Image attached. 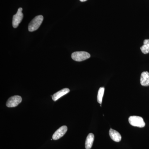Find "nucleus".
Listing matches in <instances>:
<instances>
[{
  "label": "nucleus",
  "instance_id": "nucleus-9",
  "mask_svg": "<svg viewBox=\"0 0 149 149\" xmlns=\"http://www.w3.org/2000/svg\"><path fill=\"white\" fill-rule=\"evenodd\" d=\"M110 137L115 142H119L121 140V135L116 130L111 128L109 131Z\"/></svg>",
  "mask_w": 149,
  "mask_h": 149
},
{
  "label": "nucleus",
  "instance_id": "nucleus-1",
  "mask_svg": "<svg viewBox=\"0 0 149 149\" xmlns=\"http://www.w3.org/2000/svg\"><path fill=\"white\" fill-rule=\"evenodd\" d=\"M44 17L42 15H38L30 22L28 25V30L29 32H34L37 30L42 22Z\"/></svg>",
  "mask_w": 149,
  "mask_h": 149
},
{
  "label": "nucleus",
  "instance_id": "nucleus-4",
  "mask_svg": "<svg viewBox=\"0 0 149 149\" xmlns=\"http://www.w3.org/2000/svg\"><path fill=\"white\" fill-rule=\"evenodd\" d=\"M22 8H19L18 9L16 14L13 15V18L12 24L14 28H16L22 21L23 18V14L22 13Z\"/></svg>",
  "mask_w": 149,
  "mask_h": 149
},
{
  "label": "nucleus",
  "instance_id": "nucleus-6",
  "mask_svg": "<svg viewBox=\"0 0 149 149\" xmlns=\"http://www.w3.org/2000/svg\"><path fill=\"white\" fill-rule=\"evenodd\" d=\"M67 127L65 125H63L54 133L52 136V139L54 140H58L64 136L67 131Z\"/></svg>",
  "mask_w": 149,
  "mask_h": 149
},
{
  "label": "nucleus",
  "instance_id": "nucleus-3",
  "mask_svg": "<svg viewBox=\"0 0 149 149\" xmlns=\"http://www.w3.org/2000/svg\"><path fill=\"white\" fill-rule=\"evenodd\" d=\"M71 57L73 60L76 61H82L86 60L91 57L90 54L85 52H76L71 55Z\"/></svg>",
  "mask_w": 149,
  "mask_h": 149
},
{
  "label": "nucleus",
  "instance_id": "nucleus-7",
  "mask_svg": "<svg viewBox=\"0 0 149 149\" xmlns=\"http://www.w3.org/2000/svg\"><path fill=\"white\" fill-rule=\"evenodd\" d=\"M141 85L143 86H149V72L145 71L142 72L140 79Z\"/></svg>",
  "mask_w": 149,
  "mask_h": 149
},
{
  "label": "nucleus",
  "instance_id": "nucleus-12",
  "mask_svg": "<svg viewBox=\"0 0 149 149\" xmlns=\"http://www.w3.org/2000/svg\"><path fill=\"white\" fill-rule=\"evenodd\" d=\"M104 90V88L103 87H101L99 89L98 92L97 102L100 104H101L102 102Z\"/></svg>",
  "mask_w": 149,
  "mask_h": 149
},
{
  "label": "nucleus",
  "instance_id": "nucleus-5",
  "mask_svg": "<svg viewBox=\"0 0 149 149\" xmlns=\"http://www.w3.org/2000/svg\"><path fill=\"white\" fill-rule=\"evenodd\" d=\"M22 101L20 96L15 95L10 97L8 100L6 102L7 107H14L18 105Z\"/></svg>",
  "mask_w": 149,
  "mask_h": 149
},
{
  "label": "nucleus",
  "instance_id": "nucleus-2",
  "mask_svg": "<svg viewBox=\"0 0 149 149\" xmlns=\"http://www.w3.org/2000/svg\"><path fill=\"white\" fill-rule=\"evenodd\" d=\"M128 121L130 125L135 127L143 128L146 125V123L143 118L139 116H130L129 118Z\"/></svg>",
  "mask_w": 149,
  "mask_h": 149
},
{
  "label": "nucleus",
  "instance_id": "nucleus-11",
  "mask_svg": "<svg viewBox=\"0 0 149 149\" xmlns=\"http://www.w3.org/2000/svg\"><path fill=\"white\" fill-rule=\"evenodd\" d=\"M143 45L141 47L142 52L144 54L149 53V39H146L144 41Z\"/></svg>",
  "mask_w": 149,
  "mask_h": 149
},
{
  "label": "nucleus",
  "instance_id": "nucleus-13",
  "mask_svg": "<svg viewBox=\"0 0 149 149\" xmlns=\"http://www.w3.org/2000/svg\"><path fill=\"white\" fill-rule=\"evenodd\" d=\"M80 1L81 2H85L86 1H87V0H80Z\"/></svg>",
  "mask_w": 149,
  "mask_h": 149
},
{
  "label": "nucleus",
  "instance_id": "nucleus-10",
  "mask_svg": "<svg viewBox=\"0 0 149 149\" xmlns=\"http://www.w3.org/2000/svg\"><path fill=\"white\" fill-rule=\"evenodd\" d=\"M95 136L93 133H91L88 134L86 141H85V148L86 149H91L93 146L94 142Z\"/></svg>",
  "mask_w": 149,
  "mask_h": 149
},
{
  "label": "nucleus",
  "instance_id": "nucleus-8",
  "mask_svg": "<svg viewBox=\"0 0 149 149\" xmlns=\"http://www.w3.org/2000/svg\"><path fill=\"white\" fill-rule=\"evenodd\" d=\"M70 92V90L68 88H64V89H62L61 91L57 92L52 96V98L54 101H56L58 100L60 98L65 95L66 94Z\"/></svg>",
  "mask_w": 149,
  "mask_h": 149
}]
</instances>
